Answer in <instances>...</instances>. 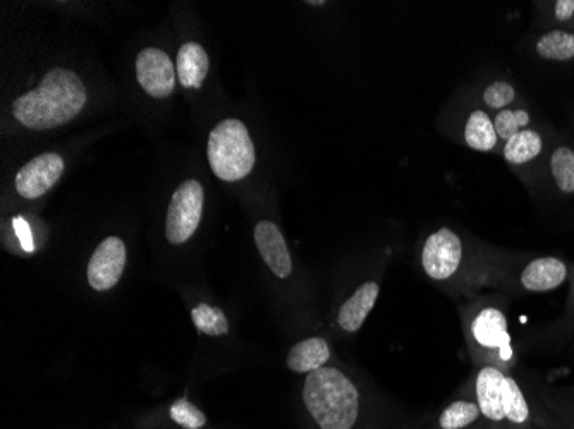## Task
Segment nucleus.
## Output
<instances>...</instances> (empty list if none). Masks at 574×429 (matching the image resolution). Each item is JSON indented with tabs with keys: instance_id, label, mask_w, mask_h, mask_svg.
I'll use <instances>...</instances> for the list:
<instances>
[{
	"instance_id": "obj_3",
	"label": "nucleus",
	"mask_w": 574,
	"mask_h": 429,
	"mask_svg": "<svg viewBox=\"0 0 574 429\" xmlns=\"http://www.w3.org/2000/svg\"><path fill=\"white\" fill-rule=\"evenodd\" d=\"M301 397L318 429H355L360 419V390L355 381L334 366L306 375Z\"/></svg>"
},
{
	"instance_id": "obj_2",
	"label": "nucleus",
	"mask_w": 574,
	"mask_h": 429,
	"mask_svg": "<svg viewBox=\"0 0 574 429\" xmlns=\"http://www.w3.org/2000/svg\"><path fill=\"white\" fill-rule=\"evenodd\" d=\"M86 103V90L78 74L55 67L35 90L16 98L13 115L28 129H55L73 121Z\"/></svg>"
},
{
	"instance_id": "obj_12",
	"label": "nucleus",
	"mask_w": 574,
	"mask_h": 429,
	"mask_svg": "<svg viewBox=\"0 0 574 429\" xmlns=\"http://www.w3.org/2000/svg\"><path fill=\"white\" fill-rule=\"evenodd\" d=\"M568 278V265L554 256H540L521 268L518 285L525 292H550Z\"/></svg>"
},
{
	"instance_id": "obj_13",
	"label": "nucleus",
	"mask_w": 574,
	"mask_h": 429,
	"mask_svg": "<svg viewBox=\"0 0 574 429\" xmlns=\"http://www.w3.org/2000/svg\"><path fill=\"white\" fill-rule=\"evenodd\" d=\"M380 284L377 280H367L341 304L337 313V325L344 333H356L367 321L368 315L377 304Z\"/></svg>"
},
{
	"instance_id": "obj_24",
	"label": "nucleus",
	"mask_w": 574,
	"mask_h": 429,
	"mask_svg": "<svg viewBox=\"0 0 574 429\" xmlns=\"http://www.w3.org/2000/svg\"><path fill=\"white\" fill-rule=\"evenodd\" d=\"M171 419L184 429H202L207 424V416L186 399H178L171 405Z\"/></svg>"
},
{
	"instance_id": "obj_7",
	"label": "nucleus",
	"mask_w": 574,
	"mask_h": 429,
	"mask_svg": "<svg viewBox=\"0 0 574 429\" xmlns=\"http://www.w3.org/2000/svg\"><path fill=\"white\" fill-rule=\"evenodd\" d=\"M203 188L195 179H188L172 194L171 205L165 220L167 241L179 246L190 241L203 215Z\"/></svg>"
},
{
	"instance_id": "obj_10",
	"label": "nucleus",
	"mask_w": 574,
	"mask_h": 429,
	"mask_svg": "<svg viewBox=\"0 0 574 429\" xmlns=\"http://www.w3.org/2000/svg\"><path fill=\"white\" fill-rule=\"evenodd\" d=\"M64 174V160L57 153H42L30 160L16 176V191L25 200L49 193Z\"/></svg>"
},
{
	"instance_id": "obj_21",
	"label": "nucleus",
	"mask_w": 574,
	"mask_h": 429,
	"mask_svg": "<svg viewBox=\"0 0 574 429\" xmlns=\"http://www.w3.org/2000/svg\"><path fill=\"white\" fill-rule=\"evenodd\" d=\"M516 97H518L516 88L509 81H506V79H494L480 93V103H482L483 109L487 110L489 114L490 112L497 114L501 110L509 109Z\"/></svg>"
},
{
	"instance_id": "obj_22",
	"label": "nucleus",
	"mask_w": 574,
	"mask_h": 429,
	"mask_svg": "<svg viewBox=\"0 0 574 429\" xmlns=\"http://www.w3.org/2000/svg\"><path fill=\"white\" fill-rule=\"evenodd\" d=\"M191 318H193L196 330L203 335L222 337L229 332V321H227L226 315L222 313V309L210 306V304H198L191 311Z\"/></svg>"
},
{
	"instance_id": "obj_15",
	"label": "nucleus",
	"mask_w": 574,
	"mask_h": 429,
	"mask_svg": "<svg viewBox=\"0 0 574 429\" xmlns=\"http://www.w3.org/2000/svg\"><path fill=\"white\" fill-rule=\"evenodd\" d=\"M330 345L324 337H308L300 340L287 352L286 366L298 375H310L317 369L329 366Z\"/></svg>"
},
{
	"instance_id": "obj_6",
	"label": "nucleus",
	"mask_w": 574,
	"mask_h": 429,
	"mask_svg": "<svg viewBox=\"0 0 574 429\" xmlns=\"http://www.w3.org/2000/svg\"><path fill=\"white\" fill-rule=\"evenodd\" d=\"M207 155L212 172L226 182L245 179L257 160L250 131L239 119H226L212 129Z\"/></svg>"
},
{
	"instance_id": "obj_4",
	"label": "nucleus",
	"mask_w": 574,
	"mask_h": 429,
	"mask_svg": "<svg viewBox=\"0 0 574 429\" xmlns=\"http://www.w3.org/2000/svg\"><path fill=\"white\" fill-rule=\"evenodd\" d=\"M466 349L475 366H495L507 371L513 366L514 351L506 311L492 299L475 297L459 306Z\"/></svg>"
},
{
	"instance_id": "obj_19",
	"label": "nucleus",
	"mask_w": 574,
	"mask_h": 429,
	"mask_svg": "<svg viewBox=\"0 0 574 429\" xmlns=\"http://www.w3.org/2000/svg\"><path fill=\"white\" fill-rule=\"evenodd\" d=\"M537 54L545 61L568 62L574 59V33L552 30L544 33L535 43Z\"/></svg>"
},
{
	"instance_id": "obj_16",
	"label": "nucleus",
	"mask_w": 574,
	"mask_h": 429,
	"mask_svg": "<svg viewBox=\"0 0 574 429\" xmlns=\"http://www.w3.org/2000/svg\"><path fill=\"white\" fill-rule=\"evenodd\" d=\"M463 143L473 152L480 153L495 152L501 143L495 133L492 115L483 107H475L466 115L463 124Z\"/></svg>"
},
{
	"instance_id": "obj_8",
	"label": "nucleus",
	"mask_w": 574,
	"mask_h": 429,
	"mask_svg": "<svg viewBox=\"0 0 574 429\" xmlns=\"http://www.w3.org/2000/svg\"><path fill=\"white\" fill-rule=\"evenodd\" d=\"M136 78L141 88L153 98L171 97L176 88V69L164 50H141L136 57Z\"/></svg>"
},
{
	"instance_id": "obj_5",
	"label": "nucleus",
	"mask_w": 574,
	"mask_h": 429,
	"mask_svg": "<svg viewBox=\"0 0 574 429\" xmlns=\"http://www.w3.org/2000/svg\"><path fill=\"white\" fill-rule=\"evenodd\" d=\"M463 392L477 400L487 429L523 428L532 409L520 383L495 366H475Z\"/></svg>"
},
{
	"instance_id": "obj_25",
	"label": "nucleus",
	"mask_w": 574,
	"mask_h": 429,
	"mask_svg": "<svg viewBox=\"0 0 574 429\" xmlns=\"http://www.w3.org/2000/svg\"><path fill=\"white\" fill-rule=\"evenodd\" d=\"M557 21H569L574 16V0H559L554 6Z\"/></svg>"
},
{
	"instance_id": "obj_9",
	"label": "nucleus",
	"mask_w": 574,
	"mask_h": 429,
	"mask_svg": "<svg viewBox=\"0 0 574 429\" xmlns=\"http://www.w3.org/2000/svg\"><path fill=\"white\" fill-rule=\"evenodd\" d=\"M126 266V246L119 237H107L98 244L90 258L86 277L93 291H110L123 277Z\"/></svg>"
},
{
	"instance_id": "obj_20",
	"label": "nucleus",
	"mask_w": 574,
	"mask_h": 429,
	"mask_svg": "<svg viewBox=\"0 0 574 429\" xmlns=\"http://www.w3.org/2000/svg\"><path fill=\"white\" fill-rule=\"evenodd\" d=\"M550 174L559 191L574 194V150L569 146H557L550 155Z\"/></svg>"
},
{
	"instance_id": "obj_26",
	"label": "nucleus",
	"mask_w": 574,
	"mask_h": 429,
	"mask_svg": "<svg viewBox=\"0 0 574 429\" xmlns=\"http://www.w3.org/2000/svg\"><path fill=\"white\" fill-rule=\"evenodd\" d=\"M306 4H310V6H324L325 2H306Z\"/></svg>"
},
{
	"instance_id": "obj_17",
	"label": "nucleus",
	"mask_w": 574,
	"mask_h": 429,
	"mask_svg": "<svg viewBox=\"0 0 574 429\" xmlns=\"http://www.w3.org/2000/svg\"><path fill=\"white\" fill-rule=\"evenodd\" d=\"M208 67H210V61L200 43H184L179 49L176 69H178L179 83L183 85V88H193V90L202 88L203 81L207 78Z\"/></svg>"
},
{
	"instance_id": "obj_27",
	"label": "nucleus",
	"mask_w": 574,
	"mask_h": 429,
	"mask_svg": "<svg viewBox=\"0 0 574 429\" xmlns=\"http://www.w3.org/2000/svg\"><path fill=\"white\" fill-rule=\"evenodd\" d=\"M480 429H485V428H480Z\"/></svg>"
},
{
	"instance_id": "obj_14",
	"label": "nucleus",
	"mask_w": 574,
	"mask_h": 429,
	"mask_svg": "<svg viewBox=\"0 0 574 429\" xmlns=\"http://www.w3.org/2000/svg\"><path fill=\"white\" fill-rule=\"evenodd\" d=\"M485 428L482 411L477 400L461 392L456 399L449 400L432 423L430 429H480ZM487 429V428H485Z\"/></svg>"
},
{
	"instance_id": "obj_11",
	"label": "nucleus",
	"mask_w": 574,
	"mask_h": 429,
	"mask_svg": "<svg viewBox=\"0 0 574 429\" xmlns=\"http://www.w3.org/2000/svg\"><path fill=\"white\" fill-rule=\"evenodd\" d=\"M255 242L263 263L269 266L274 277L286 280L293 275V256L287 248L286 237L274 222L262 220L255 225Z\"/></svg>"
},
{
	"instance_id": "obj_18",
	"label": "nucleus",
	"mask_w": 574,
	"mask_h": 429,
	"mask_svg": "<svg viewBox=\"0 0 574 429\" xmlns=\"http://www.w3.org/2000/svg\"><path fill=\"white\" fill-rule=\"evenodd\" d=\"M544 152V139L535 129H523L513 138L507 139L502 148V157L514 167L530 164Z\"/></svg>"
},
{
	"instance_id": "obj_23",
	"label": "nucleus",
	"mask_w": 574,
	"mask_h": 429,
	"mask_svg": "<svg viewBox=\"0 0 574 429\" xmlns=\"http://www.w3.org/2000/svg\"><path fill=\"white\" fill-rule=\"evenodd\" d=\"M495 133L499 141L506 143L507 139L513 138L514 134L520 133L523 129L532 124V115L525 109H504L497 114H492Z\"/></svg>"
},
{
	"instance_id": "obj_1",
	"label": "nucleus",
	"mask_w": 574,
	"mask_h": 429,
	"mask_svg": "<svg viewBox=\"0 0 574 429\" xmlns=\"http://www.w3.org/2000/svg\"><path fill=\"white\" fill-rule=\"evenodd\" d=\"M418 258L423 275L452 296H475L485 285V253L452 227L432 230Z\"/></svg>"
}]
</instances>
